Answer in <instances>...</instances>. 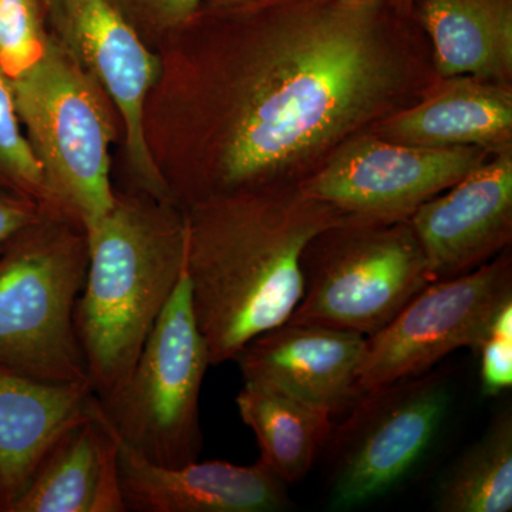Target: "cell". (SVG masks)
Wrapping results in <instances>:
<instances>
[{"instance_id": "obj_11", "label": "cell", "mask_w": 512, "mask_h": 512, "mask_svg": "<svg viewBox=\"0 0 512 512\" xmlns=\"http://www.w3.org/2000/svg\"><path fill=\"white\" fill-rule=\"evenodd\" d=\"M483 158L476 147H421L363 137L343 144L302 190L352 217L407 220Z\"/></svg>"}, {"instance_id": "obj_10", "label": "cell", "mask_w": 512, "mask_h": 512, "mask_svg": "<svg viewBox=\"0 0 512 512\" xmlns=\"http://www.w3.org/2000/svg\"><path fill=\"white\" fill-rule=\"evenodd\" d=\"M50 35L93 77L119 111L128 160L143 190L173 201L146 136L148 94L160 76V60L111 0H39Z\"/></svg>"}, {"instance_id": "obj_2", "label": "cell", "mask_w": 512, "mask_h": 512, "mask_svg": "<svg viewBox=\"0 0 512 512\" xmlns=\"http://www.w3.org/2000/svg\"><path fill=\"white\" fill-rule=\"evenodd\" d=\"M349 218L302 188L192 202L184 212L185 271L211 365L237 359L256 336L288 322L303 295V252Z\"/></svg>"}, {"instance_id": "obj_19", "label": "cell", "mask_w": 512, "mask_h": 512, "mask_svg": "<svg viewBox=\"0 0 512 512\" xmlns=\"http://www.w3.org/2000/svg\"><path fill=\"white\" fill-rule=\"evenodd\" d=\"M237 407L258 441L259 461L285 485L308 476L335 429L326 410L261 383L244 382Z\"/></svg>"}, {"instance_id": "obj_16", "label": "cell", "mask_w": 512, "mask_h": 512, "mask_svg": "<svg viewBox=\"0 0 512 512\" xmlns=\"http://www.w3.org/2000/svg\"><path fill=\"white\" fill-rule=\"evenodd\" d=\"M9 512H126L116 440L96 394L89 417L60 437Z\"/></svg>"}, {"instance_id": "obj_5", "label": "cell", "mask_w": 512, "mask_h": 512, "mask_svg": "<svg viewBox=\"0 0 512 512\" xmlns=\"http://www.w3.org/2000/svg\"><path fill=\"white\" fill-rule=\"evenodd\" d=\"M9 84L45 173L53 214L84 229L116 201L110 181V100L52 35L43 55Z\"/></svg>"}, {"instance_id": "obj_1", "label": "cell", "mask_w": 512, "mask_h": 512, "mask_svg": "<svg viewBox=\"0 0 512 512\" xmlns=\"http://www.w3.org/2000/svg\"><path fill=\"white\" fill-rule=\"evenodd\" d=\"M320 2L269 30L245 67L214 195L249 191L335 146L396 92L399 64L376 0Z\"/></svg>"}, {"instance_id": "obj_14", "label": "cell", "mask_w": 512, "mask_h": 512, "mask_svg": "<svg viewBox=\"0 0 512 512\" xmlns=\"http://www.w3.org/2000/svg\"><path fill=\"white\" fill-rule=\"evenodd\" d=\"M109 429L117 444L126 512H274L289 505L286 485L261 461L252 466L220 460L160 466Z\"/></svg>"}, {"instance_id": "obj_15", "label": "cell", "mask_w": 512, "mask_h": 512, "mask_svg": "<svg viewBox=\"0 0 512 512\" xmlns=\"http://www.w3.org/2000/svg\"><path fill=\"white\" fill-rule=\"evenodd\" d=\"M89 382L52 383L0 366V512H9L60 437L89 417Z\"/></svg>"}, {"instance_id": "obj_17", "label": "cell", "mask_w": 512, "mask_h": 512, "mask_svg": "<svg viewBox=\"0 0 512 512\" xmlns=\"http://www.w3.org/2000/svg\"><path fill=\"white\" fill-rule=\"evenodd\" d=\"M382 133L410 146L505 148L512 134V93L477 77H450L417 106L387 120Z\"/></svg>"}, {"instance_id": "obj_21", "label": "cell", "mask_w": 512, "mask_h": 512, "mask_svg": "<svg viewBox=\"0 0 512 512\" xmlns=\"http://www.w3.org/2000/svg\"><path fill=\"white\" fill-rule=\"evenodd\" d=\"M0 190L37 202L52 212L45 173L20 123L12 89L0 74ZM55 215V214H53Z\"/></svg>"}, {"instance_id": "obj_12", "label": "cell", "mask_w": 512, "mask_h": 512, "mask_svg": "<svg viewBox=\"0 0 512 512\" xmlns=\"http://www.w3.org/2000/svg\"><path fill=\"white\" fill-rule=\"evenodd\" d=\"M433 281L473 271L511 237L512 158L505 150L410 215Z\"/></svg>"}, {"instance_id": "obj_27", "label": "cell", "mask_w": 512, "mask_h": 512, "mask_svg": "<svg viewBox=\"0 0 512 512\" xmlns=\"http://www.w3.org/2000/svg\"><path fill=\"white\" fill-rule=\"evenodd\" d=\"M323 2H343V3H349V2H362V0H323ZM377 2V0H376Z\"/></svg>"}, {"instance_id": "obj_25", "label": "cell", "mask_w": 512, "mask_h": 512, "mask_svg": "<svg viewBox=\"0 0 512 512\" xmlns=\"http://www.w3.org/2000/svg\"><path fill=\"white\" fill-rule=\"evenodd\" d=\"M43 214L45 211L37 202L0 190V251L20 231L40 220Z\"/></svg>"}, {"instance_id": "obj_8", "label": "cell", "mask_w": 512, "mask_h": 512, "mask_svg": "<svg viewBox=\"0 0 512 512\" xmlns=\"http://www.w3.org/2000/svg\"><path fill=\"white\" fill-rule=\"evenodd\" d=\"M451 404L450 382L439 373L363 394L328 443L330 505L350 510L406 480L439 436Z\"/></svg>"}, {"instance_id": "obj_13", "label": "cell", "mask_w": 512, "mask_h": 512, "mask_svg": "<svg viewBox=\"0 0 512 512\" xmlns=\"http://www.w3.org/2000/svg\"><path fill=\"white\" fill-rule=\"evenodd\" d=\"M366 336L318 323L285 322L256 336L239 352L244 382L274 387L336 414L362 397L356 373Z\"/></svg>"}, {"instance_id": "obj_3", "label": "cell", "mask_w": 512, "mask_h": 512, "mask_svg": "<svg viewBox=\"0 0 512 512\" xmlns=\"http://www.w3.org/2000/svg\"><path fill=\"white\" fill-rule=\"evenodd\" d=\"M86 281L74 312L87 376L99 399L126 382L185 269L184 214L173 201L116 195L84 227Z\"/></svg>"}, {"instance_id": "obj_23", "label": "cell", "mask_w": 512, "mask_h": 512, "mask_svg": "<svg viewBox=\"0 0 512 512\" xmlns=\"http://www.w3.org/2000/svg\"><path fill=\"white\" fill-rule=\"evenodd\" d=\"M476 352L480 356L481 390L485 396H498L512 386V301L498 311Z\"/></svg>"}, {"instance_id": "obj_6", "label": "cell", "mask_w": 512, "mask_h": 512, "mask_svg": "<svg viewBox=\"0 0 512 512\" xmlns=\"http://www.w3.org/2000/svg\"><path fill=\"white\" fill-rule=\"evenodd\" d=\"M303 295L288 322L375 335L433 282L409 220L352 217L309 242Z\"/></svg>"}, {"instance_id": "obj_9", "label": "cell", "mask_w": 512, "mask_h": 512, "mask_svg": "<svg viewBox=\"0 0 512 512\" xmlns=\"http://www.w3.org/2000/svg\"><path fill=\"white\" fill-rule=\"evenodd\" d=\"M512 301L511 259L430 282L399 315L366 338L356 373L365 394L429 372L454 350H476L491 320Z\"/></svg>"}, {"instance_id": "obj_4", "label": "cell", "mask_w": 512, "mask_h": 512, "mask_svg": "<svg viewBox=\"0 0 512 512\" xmlns=\"http://www.w3.org/2000/svg\"><path fill=\"white\" fill-rule=\"evenodd\" d=\"M87 265L84 229L67 218L45 212L10 239L0 251V366L45 382H89L74 323Z\"/></svg>"}, {"instance_id": "obj_7", "label": "cell", "mask_w": 512, "mask_h": 512, "mask_svg": "<svg viewBox=\"0 0 512 512\" xmlns=\"http://www.w3.org/2000/svg\"><path fill=\"white\" fill-rule=\"evenodd\" d=\"M210 365L184 269L126 382L110 396L97 397L101 413L111 430L151 463H194L202 450L200 396Z\"/></svg>"}, {"instance_id": "obj_20", "label": "cell", "mask_w": 512, "mask_h": 512, "mask_svg": "<svg viewBox=\"0 0 512 512\" xmlns=\"http://www.w3.org/2000/svg\"><path fill=\"white\" fill-rule=\"evenodd\" d=\"M440 512L512 510V414L494 417L466 453L441 478L436 491Z\"/></svg>"}, {"instance_id": "obj_22", "label": "cell", "mask_w": 512, "mask_h": 512, "mask_svg": "<svg viewBox=\"0 0 512 512\" xmlns=\"http://www.w3.org/2000/svg\"><path fill=\"white\" fill-rule=\"evenodd\" d=\"M49 36L39 0H0V74L10 82L28 70Z\"/></svg>"}, {"instance_id": "obj_24", "label": "cell", "mask_w": 512, "mask_h": 512, "mask_svg": "<svg viewBox=\"0 0 512 512\" xmlns=\"http://www.w3.org/2000/svg\"><path fill=\"white\" fill-rule=\"evenodd\" d=\"M136 28L165 32L185 25L204 0H111Z\"/></svg>"}, {"instance_id": "obj_18", "label": "cell", "mask_w": 512, "mask_h": 512, "mask_svg": "<svg viewBox=\"0 0 512 512\" xmlns=\"http://www.w3.org/2000/svg\"><path fill=\"white\" fill-rule=\"evenodd\" d=\"M419 18L446 79H501L511 73V0H419Z\"/></svg>"}, {"instance_id": "obj_26", "label": "cell", "mask_w": 512, "mask_h": 512, "mask_svg": "<svg viewBox=\"0 0 512 512\" xmlns=\"http://www.w3.org/2000/svg\"><path fill=\"white\" fill-rule=\"evenodd\" d=\"M264 0H217L218 6L225 9H241L247 6H254Z\"/></svg>"}]
</instances>
